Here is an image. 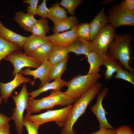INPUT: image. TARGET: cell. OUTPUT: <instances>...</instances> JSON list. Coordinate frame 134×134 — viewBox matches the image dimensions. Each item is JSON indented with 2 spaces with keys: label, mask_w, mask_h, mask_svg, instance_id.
I'll return each instance as SVG.
<instances>
[{
  "label": "cell",
  "mask_w": 134,
  "mask_h": 134,
  "mask_svg": "<svg viewBox=\"0 0 134 134\" xmlns=\"http://www.w3.org/2000/svg\"><path fill=\"white\" fill-rule=\"evenodd\" d=\"M67 12L61 7L58 2H57L49 8L47 18L51 20L54 25L67 18Z\"/></svg>",
  "instance_id": "21"
},
{
  "label": "cell",
  "mask_w": 134,
  "mask_h": 134,
  "mask_svg": "<svg viewBox=\"0 0 134 134\" xmlns=\"http://www.w3.org/2000/svg\"><path fill=\"white\" fill-rule=\"evenodd\" d=\"M121 4L126 10L134 14V3H128L125 1H122Z\"/></svg>",
  "instance_id": "37"
},
{
  "label": "cell",
  "mask_w": 134,
  "mask_h": 134,
  "mask_svg": "<svg viewBox=\"0 0 134 134\" xmlns=\"http://www.w3.org/2000/svg\"><path fill=\"white\" fill-rule=\"evenodd\" d=\"M116 131L115 129H103L99 130L97 131L90 134H115ZM82 134H86L83 133Z\"/></svg>",
  "instance_id": "36"
},
{
  "label": "cell",
  "mask_w": 134,
  "mask_h": 134,
  "mask_svg": "<svg viewBox=\"0 0 134 134\" xmlns=\"http://www.w3.org/2000/svg\"><path fill=\"white\" fill-rule=\"evenodd\" d=\"M49 30V28L47 18L41 17L37 20L31 29L30 32L32 34L43 36H46Z\"/></svg>",
  "instance_id": "26"
},
{
  "label": "cell",
  "mask_w": 134,
  "mask_h": 134,
  "mask_svg": "<svg viewBox=\"0 0 134 134\" xmlns=\"http://www.w3.org/2000/svg\"><path fill=\"white\" fill-rule=\"evenodd\" d=\"M49 41H50L48 36H39L32 34L27 37L23 49L24 53L31 52Z\"/></svg>",
  "instance_id": "20"
},
{
  "label": "cell",
  "mask_w": 134,
  "mask_h": 134,
  "mask_svg": "<svg viewBox=\"0 0 134 134\" xmlns=\"http://www.w3.org/2000/svg\"><path fill=\"white\" fill-rule=\"evenodd\" d=\"M69 57L68 55L62 61L51 65L49 74L50 81L61 78L62 74L66 69L67 63Z\"/></svg>",
  "instance_id": "27"
},
{
  "label": "cell",
  "mask_w": 134,
  "mask_h": 134,
  "mask_svg": "<svg viewBox=\"0 0 134 134\" xmlns=\"http://www.w3.org/2000/svg\"><path fill=\"white\" fill-rule=\"evenodd\" d=\"M69 53L73 52L76 55H84L86 57L93 51L91 41L77 37L68 46Z\"/></svg>",
  "instance_id": "16"
},
{
  "label": "cell",
  "mask_w": 134,
  "mask_h": 134,
  "mask_svg": "<svg viewBox=\"0 0 134 134\" xmlns=\"http://www.w3.org/2000/svg\"><path fill=\"white\" fill-rule=\"evenodd\" d=\"M29 96L26 83H23L18 94L11 95L15 102V107L10 119L13 121L18 134H23V114L28 107Z\"/></svg>",
  "instance_id": "6"
},
{
  "label": "cell",
  "mask_w": 134,
  "mask_h": 134,
  "mask_svg": "<svg viewBox=\"0 0 134 134\" xmlns=\"http://www.w3.org/2000/svg\"><path fill=\"white\" fill-rule=\"evenodd\" d=\"M109 23L108 17L103 8L89 23L90 41H92L102 28Z\"/></svg>",
  "instance_id": "14"
},
{
  "label": "cell",
  "mask_w": 134,
  "mask_h": 134,
  "mask_svg": "<svg viewBox=\"0 0 134 134\" xmlns=\"http://www.w3.org/2000/svg\"><path fill=\"white\" fill-rule=\"evenodd\" d=\"M0 134H10V125L8 123L0 126Z\"/></svg>",
  "instance_id": "38"
},
{
  "label": "cell",
  "mask_w": 134,
  "mask_h": 134,
  "mask_svg": "<svg viewBox=\"0 0 134 134\" xmlns=\"http://www.w3.org/2000/svg\"><path fill=\"white\" fill-rule=\"evenodd\" d=\"M20 49L15 44L0 36V61L11 53Z\"/></svg>",
  "instance_id": "28"
},
{
  "label": "cell",
  "mask_w": 134,
  "mask_h": 134,
  "mask_svg": "<svg viewBox=\"0 0 134 134\" xmlns=\"http://www.w3.org/2000/svg\"><path fill=\"white\" fill-rule=\"evenodd\" d=\"M23 125L25 127L28 134H38V130L40 126L24 118Z\"/></svg>",
  "instance_id": "32"
},
{
  "label": "cell",
  "mask_w": 134,
  "mask_h": 134,
  "mask_svg": "<svg viewBox=\"0 0 134 134\" xmlns=\"http://www.w3.org/2000/svg\"><path fill=\"white\" fill-rule=\"evenodd\" d=\"M1 23V22L0 21V24Z\"/></svg>",
  "instance_id": "42"
},
{
  "label": "cell",
  "mask_w": 134,
  "mask_h": 134,
  "mask_svg": "<svg viewBox=\"0 0 134 134\" xmlns=\"http://www.w3.org/2000/svg\"><path fill=\"white\" fill-rule=\"evenodd\" d=\"M115 30L108 24L102 28L91 41L92 50L102 58L107 56L109 48L114 40Z\"/></svg>",
  "instance_id": "7"
},
{
  "label": "cell",
  "mask_w": 134,
  "mask_h": 134,
  "mask_svg": "<svg viewBox=\"0 0 134 134\" xmlns=\"http://www.w3.org/2000/svg\"><path fill=\"white\" fill-rule=\"evenodd\" d=\"M90 64V67L87 74L99 73L100 67L103 65V58L93 51L90 52L86 57Z\"/></svg>",
  "instance_id": "23"
},
{
  "label": "cell",
  "mask_w": 134,
  "mask_h": 134,
  "mask_svg": "<svg viewBox=\"0 0 134 134\" xmlns=\"http://www.w3.org/2000/svg\"><path fill=\"white\" fill-rule=\"evenodd\" d=\"M68 47L53 44L51 52L48 60L51 65L62 61L68 56Z\"/></svg>",
  "instance_id": "22"
},
{
  "label": "cell",
  "mask_w": 134,
  "mask_h": 134,
  "mask_svg": "<svg viewBox=\"0 0 134 134\" xmlns=\"http://www.w3.org/2000/svg\"><path fill=\"white\" fill-rule=\"evenodd\" d=\"M109 92L108 88L104 87L98 94L96 103L90 108L91 111L95 114L99 123V130L114 129L108 122L106 117L105 110L102 105V101Z\"/></svg>",
  "instance_id": "10"
},
{
  "label": "cell",
  "mask_w": 134,
  "mask_h": 134,
  "mask_svg": "<svg viewBox=\"0 0 134 134\" xmlns=\"http://www.w3.org/2000/svg\"><path fill=\"white\" fill-rule=\"evenodd\" d=\"M4 59L9 61L13 65L14 69L12 74L14 76L20 73L24 67L37 68L41 64L24 53L19 50L11 53Z\"/></svg>",
  "instance_id": "9"
},
{
  "label": "cell",
  "mask_w": 134,
  "mask_h": 134,
  "mask_svg": "<svg viewBox=\"0 0 134 134\" xmlns=\"http://www.w3.org/2000/svg\"><path fill=\"white\" fill-rule=\"evenodd\" d=\"M67 82L62 80L61 78H57L51 83H46L38 89L29 93L31 97L34 98L40 94L50 90L60 91L61 88L66 86Z\"/></svg>",
  "instance_id": "19"
},
{
  "label": "cell",
  "mask_w": 134,
  "mask_h": 134,
  "mask_svg": "<svg viewBox=\"0 0 134 134\" xmlns=\"http://www.w3.org/2000/svg\"><path fill=\"white\" fill-rule=\"evenodd\" d=\"M108 15L109 23L115 29L122 26L134 25V14L126 10L121 3L112 7Z\"/></svg>",
  "instance_id": "8"
},
{
  "label": "cell",
  "mask_w": 134,
  "mask_h": 134,
  "mask_svg": "<svg viewBox=\"0 0 134 134\" xmlns=\"http://www.w3.org/2000/svg\"><path fill=\"white\" fill-rule=\"evenodd\" d=\"M115 129V134H134L133 129L129 126L122 125Z\"/></svg>",
  "instance_id": "35"
},
{
  "label": "cell",
  "mask_w": 134,
  "mask_h": 134,
  "mask_svg": "<svg viewBox=\"0 0 134 134\" xmlns=\"http://www.w3.org/2000/svg\"><path fill=\"white\" fill-rule=\"evenodd\" d=\"M99 73L78 75L67 82V89L64 92L75 101L86 93L101 77Z\"/></svg>",
  "instance_id": "4"
},
{
  "label": "cell",
  "mask_w": 134,
  "mask_h": 134,
  "mask_svg": "<svg viewBox=\"0 0 134 134\" xmlns=\"http://www.w3.org/2000/svg\"><path fill=\"white\" fill-rule=\"evenodd\" d=\"M33 81L31 78L24 77L19 73L16 74L11 81L6 83L0 82V94L4 102L6 103L12 92L21 84L29 82L33 85Z\"/></svg>",
  "instance_id": "11"
},
{
  "label": "cell",
  "mask_w": 134,
  "mask_h": 134,
  "mask_svg": "<svg viewBox=\"0 0 134 134\" xmlns=\"http://www.w3.org/2000/svg\"><path fill=\"white\" fill-rule=\"evenodd\" d=\"M75 101L64 92L53 90L49 95L40 99L29 98L26 114L31 115L44 109L52 108L56 105L68 106L72 105Z\"/></svg>",
  "instance_id": "3"
},
{
  "label": "cell",
  "mask_w": 134,
  "mask_h": 134,
  "mask_svg": "<svg viewBox=\"0 0 134 134\" xmlns=\"http://www.w3.org/2000/svg\"><path fill=\"white\" fill-rule=\"evenodd\" d=\"M103 65L106 67L104 77L106 80H109L119 68L123 67L116 60L108 56L103 59Z\"/></svg>",
  "instance_id": "24"
},
{
  "label": "cell",
  "mask_w": 134,
  "mask_h": 134,
  "mask_svg": "<svg viewBox=\"0 0 134 134\" xmlns=\"http://www.w3.org/2000/svg\"><path fill=\"white\" fill-rule=\"evenodd\" d=\"M72 107L73 105H71L60 109L48 110L39 114H26L24 118L39 126L54 121L59 126L62 127L66 123Z\"/></svg>",
  "instance_id": "5"
},
{
  "label": "cell",
  "mask_w": 134,
  "mask_h": 134,
  "mask_svg": "<svg viewBox=\"0 0 134 134\" xmlns=\"http://www.w3.org/2000/svg\"><path fill=\"white\" fill-rule=\"evenodd\" d=\"M10 120V118L6 115L0 113V126L8 123Z\"/></svg>",
  "instance_id": "39"
},
{
  "label": "cell",
  "mask_w": 134,
  "mask_h": 134,
  "mask_svg": "<svg viewBox=\"0 0 134 134\" xmlns=\"http://www.w3.org/2000/svg\"><path fill=\"white\" fill-rule=\"evenodd\" d=\"M78 24L76 18L74 16H71L54 25L52 28L54 34L67 31L72 29Z\"/></svg>",
  "instance_id": "25"
},
{
  "label": "cell",
  "mask_w": 134,
  "mask_h": 134,
  "mask_svg": "<svg viewBox=\"0 0 134 134\" xmlns=\"http://www.w3.org/2000/svg\"><path fill=\"white\" fill-rule=\"evenodd\" d=\"M2 99L1 97L0 96V105L1 104L2 101Z\"/></svg>",
  "instance_id": "41"
},
{
  "label": "cell",
  "mask_w": 134,
  "mask_h": 134,
  "mask_svg": "<svg viewBox=\"0 0 134 134\" xmlns=\"http://www.w3.org/2000/svg\"><path fill=\"white\" fill-rule=\"evenodd\" d=\"M53 46V44L49 41L44 44L32 51L24 53L41 64L48 61Z\"/></svg>",
  "instance_id": "15"
},
{
  "label": "cell",
  "mask_w": 134,
  "mask_h": 134,
  "mask_svg": "<svg viewBox=\"0 0 134 134\" xmlns=\"http://www.w3.org/2000/svg\"><path fill=\"white\" fill-rule=\"evenodd\" d=\"M76 33L77 37L90 41L89 23H85L77 25L76 26Z\"/></svg>",
  "instance_id": "29"
},
{
  "label": "cell",
  "mask_w": 134,
  "mask_h": 134,
  "mask_svg": "<svg viewBox=\"0 0 134 134\" xmlns=\"http://www.w3.org/2000/svg\"><path fill=\"white\" fill-rule=\"evenodd\" d=\"M125 1L128 3H134V0H126Z\"/></svg>",
  "instance_id": "40"
},
{
  "label": "cell",
  "mask_w": 134,
  "mask_h": 134,
  "mask_svg": "<svg viewBox=\"0 0 134 134\" xmlns=\"http://www.w3.org/2000/svg\"><path fill=\"white\" fill-rule=\"evenodd\" d=\"M132 39L131 35L115 34L108 50L107 56L119 60L125 69L134 72V69L130 66L134 59L131 45Z\"/></svg>",
  "instance_id": "1"
},
{
  "label": "cell",
  "mask_w": 134,
  "mask_h": 134,
  "mask_svg": "<svg viewBox=\"0 0 134 134\" xmlns=\"http://www.w3.org/2000/svg\"><path fill=\"white\" fill-rule=\"evenodd\" d=\"M51 65L48 61L41 64L40 66L34 70L31 69L30 68H27L24 70H22L20 72L24 75H31L33 76L34 80L33 83L34 84L35 80L39 79L40 84L39 88L42 86L46 83L50 82L49 74Z\"/></svg>",
  "instance_id": "12"
},
{
  "label": "cell",
  "mask_w": 134,
  "mask_h": 134,
  "mask_svg": "<svg viewBox=\"0 0 134 134\" xmlns=\"http://www.w3.org/2000/svg\"><path fill=\"white\" fill-rule=\"evenodd\" d=\"M76 26L68 31L49 35L50 41L53 44L68 46L77 38L76 33Z\"/></svg>",
  "instance_id": "13"
},
{
  "label": "cell",
  "mask_w": 134,
  "mask_h": 134,
  "mask_svg": "<svg viewBox=\"0 0 134 134\" xmlns=\"http://www.w3.org/2000/svg\"><path fill=\"white\" fill-rule=\"evenodd\" d=\"M39 1L38 0H24L23 1V3L29 5L27 8V13L34 15H35Z\"/></svg>",
  "instance_id": "33"
},
{
  "label": "cell",
  "mask_w": 134,
  "mask_h": 134,
  "mask_svg": "<svg viewBox=\"0 0 134 134\" xmlns=\"http://www.w3.org/2000/svg\"><path fill=\"white\" fill-rule=\"evenodd\" d=\"M102 86L101 83L97 82L86 93L75 102L67 121L63 126L61 134H76L73 129L74 125L85 112L91 102L98 94Z\"/></svg>",
  "instance_id": "2"
},
{
  "label": "cell",
  "mask_w": 134,
  "mask_h": 134,
  "mask_svg": "<svg viewBox=\"0 0 134 134\" xmlns=\"http://www.w3.org/2000/svg\"><path fill=\"white\" fill-rule=\"evenodd\" d=\"M14 19L21 28L29 32L37 20L34 15L20 11L16 13Z\"/></svg>",
  "instance_id": "18"
},
{
  "label": "cell",
  "mask_w": 134,
  "mask_h": 134,
  "mask_svg": "<svg viewBox=\"0 0 134 134\" xmlns=\"http://www.w3.org/2000/svg\"><path fill=\"white\" fill-rule=\"evenodd\" d=\"M0 36L23 49L27 37L14 32L5 27L1 22L0 24Z\"/></svg>",
  "instance_id": "17"
},
{
  "label": "cell",
  "mask_w": 134,
  "mask_h": 134,
  "mask_svg": "<svg viewBox=\"0 0 134 134\" xmlns=\"http://www.w3.org/2000/svg\"><path fill=\"white\" fill-rule=\"evenodd\" d=\"M82 2L81 0H62L59 4L67 9L71 16H74L76 9Z\"/></svg>",
  "instance_id": "31"
},
{
  "label": "cell",
  "mask_w": 134,
  "mask_h": 134,
  "mask_svg": "<svg viewBox=\"0 0 134 134\" xmlns=\"http://www.w3.org/2000/svg\"><path fill=\"white\" fill-rule=\"evenodd\" d=\"M49 10V8L46 5V0H43L41 3L37 6L35 15L42 18H47Z\"/></svg>",
  "instance_id": "34"
},
{
  "label": "cell",
  "mask_w": 134,
  "mask_h": 134,
  "mask_svg": "<svg viewBox=\"0 0 134 134\" xmlns=\"http://www.w3.org/2000/svg\"><path fill=\"white\" fill-rule=\"evenodd\" d=\"M115 79H120L128 82L134 86V73L121 67L119 68L114 76Z\"/></svg>",
  "instance_id": "30"
}]
</instances>
